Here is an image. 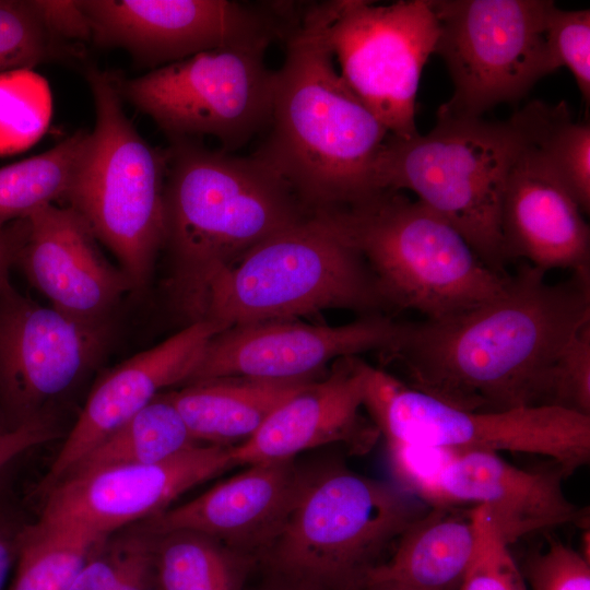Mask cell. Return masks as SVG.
<instances>
[{
  "label": "cell",
  "instance_id": "38",
  "mask_svg": "<svg viewBox=\"0 0 590 590\" xmlns=\"http://www.w3.org/2000/svg\"><path fill=\"white\" fill-rule=\"evenodd\" d=\"M34 3L43 23L57 42L92 39L90 22L79 0H34Z\"/></svg>",
  "mask_w": 590,
  "mask_h": 590
},
{
  "label": "cell",
  "instance_id": "44",
  "mask_svg": "<svg viewBox=\"0 0 590 590\" xmlns=\"http://www.w3.org/2000/svg\"><path fill=\"white\" fill-rule=\"evenodd\" d=\"M361 590H413L411 588L392 583V582H376L365 586Z\"/></svg>",
  "mask_w": 590,
  "mask_h": 590
},
{
  "label": "cell",
  "instance_id": "29",
  "mask_svg": "<svg viewBox=\"0 0 590 590\" xmlns=\"http://www.w3.org/2000/svg\"><path fill=\"white\" fill-rule=\"evenodd\" d=\"M532 141L582 213L590 211V125L571 119L565 103L526 107Z\"/></svg>",
  "mask_w": 590,
  "mask_h": 590
},
{
  "label": "cell",
  "instance_id": "20",
  "mask_svg": "<svg viewBox=\"0 0 590 590\" xmlns=\"http://www.w3.org/2000/svg\"><path fill=\"white\" fill-rule=\"evenodd\" d=\"M304 473L294 459L250 464L194 499L148 519L144 531H194L259 559L281 532Z\"/></svg>",
  "mask_w": 590,
  "mask_h": 590
},
{
  "label": "cell",
  "instance_id": "5",
  "mask_svg": "<svg viewBox=\"0 0 590 590\" xmlns=\"http://www.w3.org/2000/svg\"><path fill=\"white\" fill-rule=\"evenodd\" d=\"M430 507L342 464L305 471L295 504L262 559L307 590H361L405 530Z\"/></svg>",
  "mask_w": 590,
  "mask_h": 590
},
{
  "label": "cell",
  "instance_id": "14",
  "mask_svg": "<svg viewBox=\"0 0 590 590\" xmlns=\"http://www.w3.org/2000/svg\"><path fill=\"white\" fill-rule=\"evenodd\" d=\"M108 321L72 318L0 288V409L13 428L46 415L51 402L73 389L99 362Z\"/></svg>",
  "mask_w": 590,
  "mask_h": 590
},
{
  "label": "cell",
  "instance_id": "3",
  "mask_svg": "<svg viewBox=\"0 0 590 590\" xmlns=\"http://www.w3.org/2000/svg\"><path fill=\"white\" fill-rule=\"evenodd\" d=\"M168 288L188 323L203 319L214 281L247 252L312 212L255 156L197 141L166 150Z\"/></svg>",
  "mask_w": 590,
  "mask_h": 590
},
{
  "label": "cell",
  "instance_id": "39",
  "mask_svg": "<svg viewBox=\"0 0 590 590\" xmlns=\"http://www.w3.org/2000/svg\"><path fill=\"white\" fill-rule=\"evenodd\" d=\"M55 436L47 416H39L10 429L0 438V470L27 449Z\"/></svg>",
  "mask_w": 590,
  "mask_h": 590
},
{
  "label": "cell",
  "instance_id": "28",
  "mask_svg": "<svg viewBox=\"0 0 590 590\" xmlns=\"http://www.w3.org/2000/svg\"><path fill=\"white\" fill-rule=\"evenodd\" d=\"M105 540L78 527L39 519L17 538L10 590H68Z\"/></svg>",
  "mask_w": 590,
  "mask_h": 590
},
{
  "label": "cell",
  "instance_id": "25",
  "mask_svg": "<svg viewBox=\"0 0 590 590\" xmlns=\"http://www.w3.org/2000/svg\"><path fill=\"white\" fill-rule=\"evenodd\" d=\"M152 559L155 590H246L258 558L203 533L176 530L153 535Z\"/></svg>",
  "mask_w": 590,
  "mask_h": 590
},
{
  "label": "cell",
  "instance_id": "17",
  "mask_svg": "<svg viewBox=\"0 0 590 590\" xmlns=\"http://www.w3.org/2000/svg\"><path fill=\"white\" fill-rule=\"evenodd\" d=\"M28 221L16 262L27 280L57 310L83 321H108L121 296L134 288L102 252L86 222L62 203L37 209Z\"/></svg>",
  "mask_w": 590,
  "mask_h": 590
},
{
  "label": "cell",
  "instance_id": "1",
  "mask_svg": "<svg viewBox=\"0 0 590 590\" xmlns=\"http://www.w3.org/2000/svg\"><path fill=\"white\" fill-rule=\"evenodd\" d=\"M524 263L494 298L459 315L401 322L385 353L410 388L452 408L494 412L548 405L560 350L590 320V274L550 283Z\"/></svg>",
  "mask_w": 590,
  "mask_h": 590
},
{
  "label": "cell",
  "instance_id": "2",
  "mask_svg": "<svg viewBox=\"0 0 590 590\" xmlns=\"http://www.w3.org/2000/svg\"><path fill=\"white\" fill-rule=\"evenodd\" d=\"M328 19L326 1L297 10L288 23L267 135L252 154L311 212L379 192L375 170L390 135L337 70L326 38Z\"/></svg>",
  "mask_w": 590,
  "mask_h": 590
},
{
  "label": "cell",
  "instance_id": "40",
  "mask_svg": "<svg viewBox=\"0 0 590 590\" xmlns=\"http://www.w3.org/2000/svg\"><path fill=\"white\" fill-rule=\"evenodd\" d=\"M153 535L137 536L130 563L113 590H155L152 559Z\"/></svg>",
  "mask_w": 590,
  "mask_h": 590
},
{
  "label": "cell",
  "instance_id": "11",
  "mask_svg": "<svg viewBox=\"0 0 590 590\" xmlns=\"http://www.w3.org/2000/svg\"><path fill=\"white\" fill-rule=\"evenodd\" d=\"M438 22L434 54L453 84L439 108L482 117L522 98L555 71L545 38L552 0H430Z\"/></svg>",
  "mask_w": 590,
  "mask_h": 590
},
{
  "label": "cell",
  "instance_id": "24",
  "mask_svg": "<svg viewBox=\"0 0 590 590\" xmlns=\"http://www.w3.org/2000/svg\"><path fill=\"white\" fill-rule=\"evenodd\" d=\"M312 380L221 377L165 393L197 441L235 446L249 439L279 405Z\"/></svg>",
  "mask_w": 590,
  "mask_h": 590
},
{
  "label": "cell",
  "instance_id": "33",
  "mask_svg": "<svg viewBox=\"0 0 590 590\" xmlns=\"http://www.w3.org/2000/svg\"><path fill=\"white\" fill-rule=\"evenodd\" d=\"M475 548L459 590H528L518 567L484 506H473Z\"/></svg>",
  "mask_w": 590,
  "mask_h": 590
},
{
  "label": "cell",
  "instance_id": "22",
  "mask_svg": "<svg viewBox=\"0 0 590 590\" xmlns=\"http://www.w3.org/2000/svg\"><path fill=\"white\" fill-rule=\"evenodd\" d=\"M566 477L556 468L531 472L515 467L496 452L460 453L448 467L442 491L450 505H481L510 545L522 538L585 521L582 511L563 491Z\"/></svg>",
  "mask_w": 590,
  "mask_h": 590
},
{
  "label": "cell",
  "instance_id": "12",
  "mask_svg": "<svg viewBox=\"0 0 590 590\" xmlns=\"http://www.w3.org/2000/svg\"><path fill=\"white\" fill-rule=\"evenodd\" d=\"M438 22L430 0L329 1L326 38L340 75L389 134H418L415 104Z\"/></svg>",
  "mask_w": 590,
  "mask_h": 590
},
{
  "label": "cell",
  "instance_id": "10",
  "mask_svg": "<svg viewBox=\"0 0 590 590\" xmlns=\"http://www.w3.org/2000/svg\"><path fill=\"white\" fill-rule=\"evenodd\" d=\"M270 45L204 51L133 79L118 80L122 99L149 116L172 140L216 139L233 153L269 125L274 70Z\"/></svg>",
  "mask_w": 590,
  "mask_h": 590
},
{
  "label": "cell",
  "instance_id": "35",
  "mask_svg": "<svg viewBox=\"0 0 590 590\" xmlns=\"http://www.w3.org/2000/svg\"><path fill=\"white\" fill-rule=\"evenodd\" d=\"M548 405L590 416V320L574 333L552 366Z\"/></svg>",
  "mask_w": 590,
  "mask_h": 590
},
{
  "label": "cell",
  "instance_id": "27",
  "mask_svg": "<svg viewBox=\"0 0 590 590\" xmlns=\"http://www.w3.org/2000/svg\"><path fill=\"white\" fill-rule=\"evenodd\" d=\"M87 135L78 131L38 155L0 168V228L47 204L64 203Z\"/></svg>",
  "mask_w": 590,
  "mask_h": 590
},
{
  "label": "cell",
  "instance_id": "32",
  "mask_svg": "<svg viewBox=\"0 0 590 590\" xmlns=\"http://www.w3.org/2000/svg\"><path fill=\"white\" fill-rule=\"evenodd\" d=\"M58 42L43 23L34 0H0V74L33 69L56 56Z\"/></svg>",
  "mask_w": 590,
  "mask_h": 590
},
{
  "label": "cell",
  "instance_id": "4",
  "mask_svg": "<svg viewBox=\"0 0 590 590\" xmlns=\"http://www.w3.org/2000/svg\"><path fill=\"white\" fill-rule=\"evenodd\" d=\"M529 140L523 109L504 121L449 114L410 139L389 135L376 165L381 190L412 191L452 225L480 259L505 273L502 199L509 172Z\"/></svg>",
  "mask_w": 590,
  "mask_h": 590
},
{
  "label": "cell",
  "instance_id": "41",
  "mask_svg": "<svg viewBox=\"0 0 590 590\" xmlns=\"http://www.w3.org/2000/svg\"><path fill=\"white\" fill-rule=\"evenodd\" d=\"M28 233V217L0 228V288L10 282V271L13 266H16Z\"/></svg>",
  "mask_w": 590,
  "mask_h": 590
},
{
  "label": "cell",
  "instance_id": "30",
  "mask_svg": "<svg viewBox=\"0 0 590 590\" xmlns=\"http://www.w3.org/2000/svg\"><path fill=\"white\" fill-rule=\"evenodd\" d=\"M52 114L49 84L33 69L0 74V156L25 151L47 131Z\"/></svg>",
  "mask_w": 590,
  "mask_h": 590
},
{
  "label": "cell",
  "instance_id": "26",
  "mask_svg": "<svg viewBox=\"0 0 590 590\" xmlns=\"http://www.w3.org/2000/svg\"><path fill=\"white\" fill-rule=\"evenodd\" d=\"M200 444L162 392L82 457L64 477L111 465L155 463Z\"/></svg>",
  "mask_w": 590,
  "mask_h": 590
},
{
  "label": "cell",
  "instance_id": "23",
  "mask_svg": "<svg viewBox=\"0 0 590 590\" xmlns=\"http://www.w3.org/2000/svg\"><path fill=\"white\" fill-rule=\"evenodd\" d=\"M459 506L430 507L368 574L365 586L392 582L413 590H459L476 540L473 507Z\"/></svg>",
  "mask_w": 590,
  "mask_h": 590
},
{
  "label": "cell",
  "instance_id": "19",
  "mask_svg": "<svg viewBox=\"0 0 590 590\" xmlns=\"http://www.w3.org/2000/svg\"><path fill=\"white\" fill-rule=\"evenodd\" d=\"M222 329L202 319L110 369L92 389L44 480L49 491L91 449L150 404L184 385L209 340Z\"/></svg>",
  "mask_w": 590,
  "mask_h": 590
},
{
  "label": "cell",
  "instance_id": "42",
  "mask_svg": "<svg viewBox=\"0 0 590 590\" xmlns=\"http://www.w3.org/2000/svg\"><path fill=\"white\" fill-rule=\"evenodd\" d=\"M17 540L11 538L7 529L0 526V590H3L12 565L16 558Z\"/></svg>",
  "mask_w": 590,
  "mask_h": 590
},
{
  "label": "cell",
  "instance_id": "21",
  "mask_svg": "<svg viewBox=\"0 0 590 590\" xmlns=\"http://www.w3.org/2000/svg\"><path fill=\"white\" fill-rule=\"evenodd\" d=\"M529 140L515 161L500 206V232L507 261L547 272L569 270L590 274V229L582 211Z\"/></svg>",
  "mask_w": 590,
  "mask_h": 590
},
{
  "label": "cell",
  "instance_id": "31",
  "mask_svg": "<svg viewBox=\"0 0 590 590\" xmlns=\"http://www.w3.org/2000/svg\"><path fill=\"white\" fill-rule=\"evenodd\" d=\"M393 483L428 507L450 505L442 479L451 462L463 451L404 440H386Z\"/></svg>",
  "mask_w": 590,
  "mask_h": 590
},
{
  "label": "cell",
  "instance_id": "9",
  "mask_svg": "<svg viewBox=\"0 0 590 590\" xmlns=\"http://www.w3.org/2000/svg\"><path fill=\"white\" fill-rule=\"evenodd\" d=\"M364 408L385 440L550 458L565 476L590 461V416L552 405L477 412L452 408L369 365Z\"/></svg>",
  "mask_w": 590,
  "mask_h": 590
},
{
  "label": "cell",
  "instance_id": "15",
  "mask_svg": "<svg viewBox=\"0 0 590 590\" xmlns=\"http://www.w3.org/2000/svg\"><path fill=\"white\" fill-rule=\"evenodd\" d=\"M401 322L381 314L342 326L270 320L231 327L204 346L185 385L221 378L307 379L342 357L388 352Z\"/></svg>",
  "mask_w": 590,
  "mask_h": 590
},
{
  "label": "cell",
  "instance_id": "8",
  "mask_svg": "<svg viewBox=\"0 0 590 590\" xmlns=\"http://www.w3.org/2000/svg\"><path fill=\"white\" fill-rule=\"evenodd\" d=\"M87 82L95 126L63 204L82 216L141 290L166 237V151L152 146L127 117L116 79L90 70Z\"/></svg>",
  "mask_w": 590,
  "mask_h": 590
},
{
  "label": "cell",
  "instance_id": "16",
  "mask_svg": "<svg viewBox=\"0 0 590 590\" xmlns=\"http://www.w3.org/2000/svg\"><path fill=\"white\" fill-rule=\"evenodd\" d=\"M233 446L200 444L169 459L111 465L62 479L48 491L40 520L106 539L165 511L192 487L236 467Z\"/></svg>",
  "mask_w": 590,
  "mask_h": 590
},
{
  "label": "cell",
  "instance_id": "13",
  "mask_svg": "<svg viewBox=\"0 0 590 590\" xmlns=\"http://www.w3.org/2000/svg\"><path fill=\"white\" fill-rule=\"evenodd\" d=\"M92 39L153 69L200 52L282 39L292 4L229 0H79Z\"/></svg>",
  "mask_w": 590,
  "mask_h": 590
},
{
  "label": "cell",
  "instance_id": "34",
  "mask_svg": "<svg viewBox=\"0 0 590 590\" xmlns=\"http://www.w3.org/2000/svg\"><path fill=\"white\" fill-rule=\"evenodd\" d=\"M545 38L554 69L568 68L589 103L590 10H563L552 1L545 16Z\"/></svg>",
  "mask_w": 590,
  "mask_h": 590
},
{
  "label": "cell",
  "instance_id": "6",
  "mask_svg": "<svg viewBox=\"0 0 590 590\" xmlns=\"http://www.w3.org/2000/svg\"><path fill=\"white\" fill-rule=\"evenodd\" d=\"M321 212L358 251L387 306L438 320L486 303L508 282L445 219L398 190Z\"/></svg>",
  "mask_w": 590,
  "mask_h": 590
},
{
  "label": "cell",
  "instance_id": "18",
  "mask_svg": "<svg viewBox=\"0 0 590 590\" xmlns=\"http://www.w3.org/2000/svg\"><path fill=\"white\" fill-rule=\"evenodd\" d=\"M368 367L357 356L334 361L327 377L308 382L249 439L233 446L236 465L291 460L330 444H342L353 455L370 451L380 433L361 413Z\"/></svg>",
  "mask_w": 590,
  "mask_h": 590
},
{
  "label": "cell",
  "instance_id": "43",
  "mask_svg": "<svg viewBox=\"0 0 590 590\" xmlns=\"http://www.w3.org/2000/svg\"><path fill=\"white\" fill-rule=\"evenodd\" d=\"M260 590H307L297 585L288 582L286 580L273 577L266 586Z\"/></svg>",
  "mask_w": 590,
  "mask_h": 590
},
{
  "label": "cell",
  "instance_id": "7",
  "mask_svg": "<svg viewBox=\"0 0 590 590\" xmlns=\"http://www.w3.org/2000/svg\"><path fill=\"white\" fill-rule=\"evenodd\" d=\"M387 307L358 251L323 212H312L247 252L212 284L203 319L222 330L324 309L365 315Z\"/></svg>",
  "mask_w": 590,
  "mask_h": 590
},
{
  "label": "cell",
  "instance_id": "37",
  "mask_svg": "<svg viewBox=\"0 0 590 590\" xmlns=\"http://www.w3.org/2000/svg\"><path fill=\"white\" fill-rule=\"evenodd\" d=\"M137 536L104 542L79 571L68 590H113L125 574Z\"/></svg>",
  "mask_w": 590,
  "mask_h": 590
},
{
  "label": "cell",
  "instance_id": "45",
  "mask_svg": "<svg viewBox=\"0 0 590 590\" xmlns=\"http://www.w3.org/2000/svg\"><path fill=\"white\" fill-rule=\"evenodd\" d=\"M12 427L8 423L3 412L0 409V438L4 436Z\"/></svg>",
  "mask_w": 590,
  "mask_h": 590
},
{
  "label": "cell",
  "instance_id": "36",
  "mask_svg": "<svg viewBox=\"0 0 590 590\" xmlns=\"http://www.w3.org/2000/svg\"><path fill=\"white\" fill-rule=\"evenodd\" d=\"M521 571L531 590H590V560L558 540L532 554Z\"/></svg>",
  "mask_w": 590,
  "mask_h": 590
}]
</instances>
